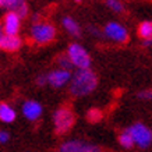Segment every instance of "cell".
Here are the masks:
<instances>
[{"instance_id":"1","label":"cell","mask_w":152,"mask_h":152,"mask_svg":"<svg viewBox=\"0 0 152 152\" xmlns=\"http://www.w3.org/2000/svg\"><path fill=\"white\" fill-rule=\"evenodd\" d=\"M98 87V75L91 69H77L69 84V91L74 98H83L92 94Z\"/></svg>"},{"instance_id":"2","label":"cell","mask_w":152,"mask_h":152,"mask_svg":"<svg viewBox=\"0 0 152 152\" xmlns=\"http://www.w3.org/2000/svg\"><path fill=\"white\" fill-rule=\"evenodd\" d=\"M56 27L49 21H38L34 23L32 27L29 28V38L34 43L37 45H48L53 42V39L56 38Z\"/></svg>"},{"instance_id":"3","label":"cell","mask_w":152,"mask_h":152,"mask_svg":"<svg viewBox=\"0 0 152 152\" xmlns=\"http://www.w3.org/2000/svg\"><path fill=\"white\" fill-rule=\"evenodd\" d=\"M74 123H75V116H74V112L70 106L63 105L55 110L53 126H55V131L57 135H63V134L69 133L73 129Z\"/></svg>"},{"instance_id":"4","label":"cell","mask_w":152,"mask_h":152,"mask_svg":"<svg viewBox=\"0 0 152 152\" xmlns=\"http://www.w3.org/2000/svg\"><path fill=\"white\" fill-rule=\"evenodd\" d=\"M66 55L73 61L75 69H91V56H89L87 49L78 42L70 43L67 46Z\"/></svg>"},{"instance_id":"5","label":"cell","mask_w":152,"mask_h":152,"mask_svg":"<svg viewBox=\"0 0 152 152\" xmlns=\"http://www.w3.org/2000/svg\"><path fill=\"white\" fill-rule=\"evenodd\" d=\"M129 131L134 140V144L138 148H148L152 144V130L148 129L144 123H134L129 127Z\"/></svg>"},{"instance_id":"6","label":"cell","mask_w":152,"mask_h":152,"mask_svg":"<svg viewBox=\"0 0 152 152\" xmlns=\"http://www.w3.org/2000/svg\"><path fill=\"white\" fill-rule=\"evenodd\" d=\"M103 35L109 41L116 42V43H127L130 39L127 28L117 21H109L103 27Z\"/></svg>"},{"instance_id":"7","label":"cell","mask_w":152,"mask_h":152,"mask_svg":"<svg viewBox=\"0 0 152 152\" xmlns=\"http://www.w3.org/2000/svg\"><path fill=\"white\" fill-rule=\"evenodd\" d=\"M59 152H102V148L80 140H69L59 147Z\"/></svg>"},{"instance_id":"8","label":"cell","mask_w":152,"mask_h":152,"mask_svg":"<svg viewBox=\"0 0 152 152\" xmlns=\"http://www.w3.org/2000/svg\"><path fill=\"white\" fill-rule=\"evenodd\" d=\"M71 77H73V73L70 70H64V69L52 70L50 73H48V85L59 89V88L69 85L70 81H71Z\"/></svg>"},{"instance_id":"9","label":"cell","mask_w":152,"mask_h":152,"mask_svg":"<svg viewBox=\"0 0 152 152\" xmlns=\"http://www.w3.org/2000/svg\"><path fill=\"white\" fill-rule=\"evenodd\" d=\"M21 17L18 14L7 11L6 15L3 17V23H1V28L3 32L6 35H18L20 29H21Z\"/></svg>"},{"instance_id":"10","label":"cell","mask_w":152,"mask_h":152,"mask_svg":"<svg viewBox=\"0 0 152 152\" xmlns=\"http://www.w3.org/2000/svg\"><path fill=\"white\" fill-rule=\"evenodd\" d=\"M21 112L23 116L29 121H37L41 119L42 113H43V106L35 99H28L21 106Z\"/></svg>"},{"instance_id":"11","label":"cell","mask_w":152,"mask_h":152,"mask_svg":"<svg viewBox=\"0 0 152 152\" xmlns=\"http://www.w3.org/2000/svg\"><path fill=\"white\" fill-rule=\"evenodd\" d=\"M3 9L18 14L21 18H25L29 13V9H28L25 0H3Z\"/></svg>"},{"instance_id":"12","label":"cell","mask_w":152,"mask_h":152,"mask_svg":"<svg viewBox=\"0 0 152 152\" xmlns=\"http://www.w3.org/2000/svg\"><path fill=\"white\" fill-rule=\"evenodd\" d=\"M23 46V39L20 35H3L0 41V49L4 52H17Z\"/></svg>"},{"instance_id":"13","label":"cell","mask_w":152,"mask_h":152,"mask_svg":"<svg viewBox=\"0 0 152 152\" xmlns=\"http://www.w3.org/2000/svg\"><path fill=\"white\" fill-rule=\"evenodd\" d=\"M61 27L64 28V31L69 35H71L74 38H78L81 35V27H80V24L73 17H70V15H64L61 18Z\"/></svg>"},{"instance_id":"14","label":"cell","mask_w":152,"mask_h":152,"mask_svg":"<svg viewBox=\"0 0 152 152\" xmlns=\"http://www.w3.org/2000/svg\"><path fill=\"white\" fill-rule=\"evenodd\" d=\"M17 117V112L13 106L7 102H0V121L3 123H13Z\"/></svg>"},{"instance_id":"15","label":"cell","mask_w":152,"mask_h":152,"mask_svg":"<svg viewBox=\"0 0 152 152\" xmlns=\"http://www.w3.org/2000/svg\"><path fill=\"white\" fill-rule=\"evenodd\" d=\"M117 141H119L120 147H123L124 149H131V148L135 145V144H134L133 137H131V134H130V131H129V129L123 130V131L119 134Z\"/></svg>"},{"instance_id":"16","label":"cell","mask_w":152,"mask_h":152,"mask_svg":"<svg viewBox=\"0 0 152 152\" xmlns=\"http://www.w3.org/2000/svg\"><path fill=\"white\" fill-rule=\"evenodd\" d=\"M138 37L142 39V41H147V39H152V21H142V23L138 25Z\"/></svg>"},{"instance_id":"17","label":"cell","mask_w":152,"mask_h":152,"mask_svg":"<svg viewBox=\"0 0 152 152\" xmlns=\"http://www.w3.org/2000/svg\"><path fill=\"white\" fill-rule=\"evenodd\" d=\"M105 4L113 13H123L124 11V4L121 0H105Z\"/></svg>"},{"instance_id":"18","label":"cell","mask_w":152,"mask_h":152,"mask_svg":"<svg viewBox=\"0 0 152 152\" xmlns=\"http://www.w3.org/2000/svg\"><path fill=\"white\" fill-rule=\"evenodd\" d=\"M87 120L89 123H98L102 120V112L96 107H92L87 112Z\"/></svg>"},{"instance_id":"19","label":"cell","mask_w":152,"mask_h":152,"mask_svg":"<svg viewBox=\"0 0 152 152\" xmlns=\"http://www.w3.org/2000/svg\"><path fill=\"white\" fill-rule=\"evenodd\" d=\"M57 64H59V67L60 69H64V70H70L71 71V69L74 67V64H73V61L70 60V57L67 55H61L57 59Z\"/></svg>"},{"instance_id":"20","label":"cell","mask_w":152,"mask_h":152,"mask_svg":"<svg viewBox=\"0 0 152 152\" xmlns=\"http://www.w3.org/2000/svg\"><path fill=\"white\" fill-rule=\"evenodd\" d=\"M137 96H138L140 99H142V101H152V88L140 91V92L137 94Z\"/></svg>"},{"instance_id":"21","label":"cell","mask_w":152,"mask_h":152,"mask_svg":"<svg viewBox=\"0 0 152 152\" xmlns=\"http://www.w3.org/2000/svg\"><path fill=\"white\" fill-rule=\"evenodd\" d=\"M37 84L39 85V87L48 85V74H41V75H38V78H37Z\"/></svg>"},{"instance_id":"22","label":"cell","mask_w":152,"mask_h":152,"mask_svg":"<svg viewBox=\"0 0 152 152\" xmlns=\"http://www.w3.org/2000/svg\"><path fill=\"white\" fill-rule=\"evenodd\" d=\"M9 140H10V133H9V131L0 130V144L9 142Z\"/></svg>"},{"instance_id":"23","label":"cell","mask_w":152,"mask_h":152,"mask_svg":"<svg viewBox=\"0 0 152 152\" xmlns=\"http://www.w3.org/2000/svg\"><path fill=\"white\" fill-rule=\"evenodd\" d=\"M4 35V32H3V28H1V25H0V41H1V37Z\"/></svg>"},{"instance_id":"24","label":"cell","mask_w":152,"mask_h":152,"mask_svg":"<svg viewBox=\"0 0 152 152\" xmlns=\"http://www.w3.org/2000/svg\"><path fill=\"white\" fill-rule=\"evenodd\" d=\"M74 1H75V3H81L83 0H74Z\"/></svg>"},{"instance_id":"25","label":"cell","mask_w":152,"mask_h":152,"mask_svg":"<svg viewBox=\"0 0 152 152\" xmlns=\"http://www.w3.org/2000/svg\"><path fill=\"white\" fill-rule=\"evenodd\" d=\"M0 7H3V0H0Z\"/></svg>"}]
</instances>
